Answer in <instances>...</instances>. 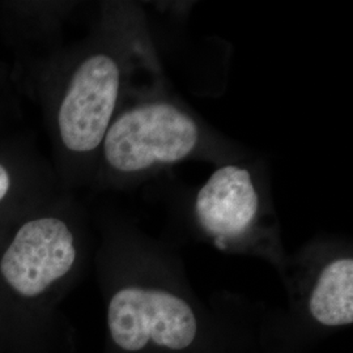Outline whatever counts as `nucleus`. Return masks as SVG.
<instances>
[{
    "mask_svg": "<svg viewBox=\"0 0 353 353\" xmlns=\"http://www.w3.org/2000/svg\"><path fill=\"white\" fill-rule=\"evenodd\" d=\"M76 6L75 1H0V30L19 50L43 46L50 52L61 46V30Z\"/></svg>",
    "mask_w": 353,
    "mask_h": 353,
    "instance_id": "0eeeda50",
    "label": "nucleus"
},
{
    "mask_svg": "<svg viewBox=\"0 0 353 353\" xmlns=\"http://www.w3.org/2000/svg\"><path fill=\"white\" fill-rule=\"evenodd\" d=\"M32 81L64 189L90 186L102 140L125 102L168 84L147 13L135 1H101L88 34L38 58Z\"/></svg>",
    "mask_w": 353,
    "mask_h": 353,
    "instance_id": "f257e3e1",
    "label": "nucleus"
},
{
    "mask_svg": "<svg viewBox=\"0 0 353 353\" xmlns=\"http://www.w3.org/2000/svg\"><path fill=\"white\" fill-rule=\"evenodd\" d=\"M16 110L13 83L10 71L0 64V138L7 135L3 130L10 123Z\"/></svg>",
    "mask_w": 353,
    "mask_h": 353,
    "instance_id": "1a4fd4ad",
    "label": "nucleus"
},
{
    "mask_svg": "<svg viewBox=\"0 0 353 353\" xmlns=\"http://www.w3.org/2000/svg\"><path fill=\"white\" fill-rule=\"evenodd\" d=\"M309 310L326 326H343L353 322V259L348 255L330 258L318 271Z\"/></svg>",
    "mask_w": 353,
    "mask_h": 353,
    "instance_id": "6e6552de",
    "label": "nucleus"
},
{
    "mask_svg": "<svg viewBox=\"0 0 353 353\" xmlns=\"http://www.w3.org/2000/svg\"><path fill=\"white\" fill-rule=\"evenodd\" d=\"M83 205L76 192L59 190L0 228V280L8 290L36 299L72 274Z\"/></svg>",
    "mask_w": 353,
    "mask_h": 353,
    "instance_id": "7ed1b4c3",
    "label": "nucleus"
},
{
    "mask_svg": "<svg viewBox=\"0 0 353 353\" xmlns=\"http://www.w3.org/2000/svg\"><path fill=\"white\" fill-rule=\"evenodd\" d=\"M62 189L50 160L29 135L0 138V228Z\"/></svg>",
    "mask_w": 353,
    "mask_h": 353,
    "instance_id": "423d86ee",
    "label": "nucleus"
},
{
    "mask_svg": "<svg viewBox=\"0 0 353 353\" xmlns=\"http://www.w3.org/2000/svg\"><path fill=\"white\" fill-rule=\"evenodd\" d=\"M271 170L265 156L219 165L191 194L190 212L221 250H274L276 210Z\"/></svg>",
    "mask_w": 353,
    "mask_h": 353,
    "instance_id": "20e7f679",
    "label": "nucleus"
},
{
    "mask_svg": "<svg viewBox=\"0 0 353 353\" xmlns=\"http://www.w3.org/2000/svg\"><path fill=\"white\" fill-rule=\"evenodd\" d=\"M113 341L126 351H140L151 341L170 350H185L196 336V318L189 303L172 290L128 284L109 303Z\"/></svg>",
    "mask_w": 353,
    "mask_h": 353,
    "instance_id": "39448f33",
    "label": "nucleus"
},
{
    "mask_svg": "<svg viewBox=\"0 0 353 353\" xmlns=\"http://www.w3.org/2000/svg\"><path fill=\"white\" fill-rule=\"evenodd\" d=\"M256 154L210 125L170 84L130 97L102 140L89 189H135L176 165L219 166Z\"/></svg>",
    "mask_w": 353,
    "mask_h": 353,
    "instance_id": "f03ea898",
    "label": "nucleus"
}]
</instances>
